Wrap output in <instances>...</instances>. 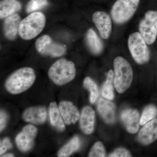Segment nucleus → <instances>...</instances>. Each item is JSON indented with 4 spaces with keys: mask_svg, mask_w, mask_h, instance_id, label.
I'll return each instance as SVG.
<instances>
[{
    "mask_svg": "<svg viewBox=\"0 0 157 157\" xmlns=\"http://www.w3.org/2000/svg\"><path fill=\"white\" fill-rule=\"evenodd\" d=\"M36 78V73L32 68H21L12 73L6 80L5 87L10 94H17L30 88Z\"/></svg>",
    "mask_w": 157,
    "mask_h": 157,
    "instance_id": "nucleus-1",
    "label": "nucleus"
},
{
    "mask_svg": "<svg viewBox=\"0 0 157 157\" xmlns=\"http://www.w3.org/2000/svg\"><path fill=\"white\" fill-rule=\"evenodd\" d=\"M113 67V84L117 91L122 94L128 89L132 84L133 70L128 62L121 56L116 58Z\"/></svg>",
    "mask_w": 157,
    "mask_h": 157,
    "instance_id": "nucleus-2",
    "label": "nucleus"
},
{
    "mask_svg": "<svg viewBox=\"0 0 157 157\" xmlns=\"http://www.w3.org/2000/svg\"><path fill=\"white\" fill-rule=\"evenodd\" d=\"M76 73L74 63L62 59L57 61L50 67L48 71V76L54 83L62 86L73 80Z\"/></svg>",
    "mask_w": 157,
    "mask_h": 157,
    "instance_id": "nucleus-3",
    "label": "nucleus"
},
{
    "mask_svg": "<svg viewBox=\"0 0 157 157\" xmlns=\"http://www.w3.org/2000/svg\"><path fill=\"white\" fill-rule=\"evenodd\" d=\"M45 21V15L42 12H33L21 22L18 33L19 36L24 40L33 39L43 30Z\"/></svg>",
    "mask_w": 157,
    "mask_h": 157,
    "instance_id": "nucleus-4",
    "label": "nucleus"
},
{
    "mask_svg": "<svg viewBox=\"0 0 157 157\" xmlns=\"http://www.w3.org/2000/svg\"><path fill=\"white\" fill-rule=\"evenodd\" d=\"M140 0H117L112 6L111 15L116 23L122 24L129 20L137 11Z\"/></svg>",
    "mask_w": 157,
    "mask_h": 157,
    "instance_id": "nucleus-5",
    "label": "nucleus"
},
{
    "mask_svg": "<svg viewBox=\"0 0 157 157\" xmlns=\"http://www.w3.org/2000/svg\"><path fill=\"white\" fill-rule=\"evenodd\" d=\"M146 42L140 33L136 32L129 36L128 46L132 57L139 64L148 61L150 52Z\"/></svg>",
    "mask_w": 157,
    "mask_h": 157,
    "instance_id": "nucleus-6",
    "label": "nucleus"
},
{
    "mask_svg": "<svg viewBox=\"0 0 157 157\" xmlns=\"http://www.w3.org/2000/svg\"><path fill=\"white\" fill-rule=\"evenodd\" d=\"M140 34L147 44L154 43L157 37V11L150 10L145 13L139 25Z\"/></svg>",
    "mask_w": 157,
    "mask_h": 157,
    "instance_id": "nucleus-7",
    "label": "nucleus"
},
{
    "mask_svg": "<svg viewBox=\"0 0 157 157\" xmlns=\"http://www.w3.org/2000/svg\"><path fill=\"white\" fill-rule=\"evenodd\" d=\"M36 47L41 54L54 57L62 56L67 50L65 45L54 42L48 35H44L37 39Z\"/></svg>",
    "mask_w": 157,
    "mask_h": 157,
    "instance_id": "nucleus-8",
    "label": "nucleus"
},
{
    "mask_svg": "<svg viewBox=\"0 0 157 157\" xmlns=\"http://www.w3.org/2000/svg\"><path fill=\"white\" fill-rule=\"evenodd\" d=\"M37 133V129L33 125L28 124L24 127L15 138L16 145L21 151L26 152L32 149Z\"/></svg>",
    "mask_w": 157,
    "mask_h": 157,
    "instance_id": "nucleus-9",
    "label": "nucleus"
},
{
    "mask_svg": "<svg viewBox=\"0 0 157 157\" xmlns=\"http://www.w3.org/2000/svg\"><path fill=\"white\" fill-rule=\"evenodd\" d=\"M93 21L103 39H108L112 32V24L109 14L104 11L95 12L92 16Z\"/></svg>",
    "mask_w": 157,
    "mask_h": 157,
    "instance_id": "nucleus-10",
    "label": "nucleus"
},
{
    "mask_svg": "<svg viewBox=\"0 0 157 157\" xmlns=\"http://www.w3.org/2000/svg\"><path fill=\"white\" fill-rule=\"evenodd\" d=\"M121 119L129 133L135 134L139 130L140 115L137 109H125L121 114Z\"/></svg>",
    "mask_w": 157,
    "mask_h": 157,
    "instance_id": "nucleus-11",
    "label": "nucleus"
},
{
    "mask_svg": "<svg viewBox=\"0 0 157 157\" xmlns=\"http://www.w3.org/2000/svg\"><path fill=\"white\" fill-rule=\"evenodd\" d=\"M24 120L34 124H42L45 122L47 118V110L43 106L29 107L22 114Z\"/></svg>",
    "mask_w": 157,
    "mask_h": 157,
    "instance_id": "nucleus-12",
    "label": "nucleus"
},
{
    "mask_svg": "<svg viewBox=\"0 0 157 157\" xmlns=\"http://www.w3.org/2000/svg\"><path fill=\"white\" fill-rule=\"evenodd\" d=\"M59 108L66 124H75L78 120L79 117V112L72 102L62 101L59 104Z\"/></svg>",
    "mask_w": 157,
    "mask_h": 157,
    "instance_id": "nucleus-13",
    "label": "nucleus"
},
{
    "mask_svg": "<svg viewBox=\"0 0 157 157\" xmlns=\"http://www.w3.org/2000/svg\"><path fill=\"white\" fill-rule=\"evenodd\" d=\"M157 139V119L148 122L141 129L138 135L139 142L144 145L150 144Z\"/></svg>",
    "mask_w": 157,
    "mask_h": 157,
    "instance_id": "nucleus-14",
    "label": "nucleus"
},
{
    "mask_svg": "<svg viewBox=\"0 0 157 157\" xmlns=\"http://www.w3.org/2000/svg\"><path fill=\"white\" fill-rule=\"evenodd\" d=\"M21 20L19 15L14 14L6 17L3 26L4 35L7 39L14 40L19 33L20 25Z\"/></svg>",
    "mask_w": 157,
    "mask_h": 157,
    "instance_id": "nucleus-15",
    "label": "nucleus"
},
{
    "mask_svg": "<svg viewBox=\"0 0 157 157\" xmlns=\"http://www.w3.org/2000/svg\"><path fill=\"white\" fill-rule=\"evenodd\" d=\"M95 113L91 107L86 106L83 108L80 116L79 124L80 128L84 134L92 133L94 127Z\"/></svg>",
    "mask_w": 157,
    "mask_h": 157,
    "instance_id": "nucleus-16",
    "label": "nucleus"
},
{
    "mask_svg": "<svg viewBox=\"0 0 157 157\" xmlns=\"http://www.w3.org/2000/svg\"><path fill=\"white\" fill-rule=\"evenodd\" d=\"M98 109L99 114L107 124H113L115 121V105L108 100L101 98L98 101Z\"/></svg>",
    "mask_w": 157,
    "mask_h": 157,
    "instance_id": "nucleus-17",
    "label": "nucleus"
},
{
    "mask_svg": "<svg viewBox=\"0 0 157 157\" xmlns=\"http://www.w3.org/2000/svg\"><path fill=\"white\" fill-rule=\"evenodd\" d=\"M49 115L52 125L59 131L65 128V122L56 102H51L49 106Z\"/></svg>",
    "mask_w": 157,
    "mask_h": 157,
    "instance_id": "nucleus-18",
    "label": "nucleus"
},
{
    "mask_svg": "<svg viewBox=\"0 0 157 157\" xmlns=\"http://www.w3.org/2000/svg\"><path fill=\"white\" fill-rule=\"evenodd\" d=\"M21 5L17 0H2L0 3V17L6 18L15 14L21 9Z\"/></svg>",
    "mask_w": 157,
    "mask_h": 157,
    "instance_id": "nucleus-19",
    "label": "nucleus"
},
{
    "mask_svg": "<svg viewBox=\"0 0 157 157\" xmlns=\"http://www.w3.org/2000/svg\"><path fill=\"white\" fill-rule=\"evenodd\" d=\"M86 41L88 46L93 54H99L103 49V45L101 39L92 29L88 30L86 33Z\"/></svg>",
    "mask_w": 157,
    "mask_h": 157,
    "instance_id": "nucleus-20",
    "label": "nucleus"
},
{
    "mask_svg": "<svg viewBox=\"0 0 157 157\" xmlns=\"http://www.w3.org/2000/svg\"><path fill=\"white\" fill-rule=\"evenodd\" d=\"M80 142L79 138L74 137L63 147L58 153V156L67 157L70 156L73 152L78 150L80 147Z\"/></svg>",
    "mask_w": 157,
    "mask_h": 157,
    "instance_id": "nucleus-21",
    "label": "nucleus"
},
{
    "mask_svg": "<svg viewBox=\"0 0 157 157\" xmlns=\"http://www.w3.org/2000/svg\"><path fill=\"white\" fill-rule=\"evenodd\" d=\"M113 83V72L110 70L107 73V79L103 85L102 90V96L107 100H112L114 98Z\"/></svg>",
    "mask_w": 157,
    "mask_h": 157,
    "instance_id": "nucleus-22",
    "label": "nucleus"
},
{
    "mask_svg": "<svg viewBox=\"0 0 157 157\" xmlns=\"http://www.w3.org/2000/svg\"><path fill=\"white\" fill-rule=\"evenodd\" d=\"M83 86L90 92V101L91 104L95 103L99 96L98 86L90 77H86L83 81Z\"/></svg>",
    "mask_w": 157,
    "mask_h": 157,
    "instance_id": "nucleus-23",
    "label": "nucleus"
},
{
    "mask_svg": "<svg viewBox=\"0 0 157 157\" xmlns=\"http://www.w3.org/2000/svg\"><path fill=\"white\" fill-rule=\"evenodd\" d=\"M157 115V108L154 105L147 106L144 110L140 118V125L145 124L147 123L154 118Z\"/></svg>",
    "mask_w": 157,
    "mask_h": 157,
    "instance_id": "nucleus-24",
    "label": "nucleus"
},
{
    "mask_svg": "<svg viewBox=\"0 0 157 157\" xmlns=\"http://www.w3.org/2000/svg\"><path fill=\"white\" fill-rule=\"evenodd\" d=\"M47 0H30L26 6V11L28 13L42 9L48 5Z\"/></svg>",
    "mask_w": 157,
    "mask_h": 157,
    "instance_id": "nucleus-25",
    "label": "nucleus"
},
{
    "mask_svg": "<svg viewBox=\"0 0 157 157\" xmlns=\"http://www.w3.org/2000/svg\"><path fill=\"white\" fill-rule=\"evenodd\" d=\"M106 155V151L104 145L101 142H97L93 147L89 155L90 157H104Z\"/></svg>",
    "mask_w": 157,
    "mask_h": 157,
    "instance_id": "nucleus-26",
    "label": "nucleus"
},
{
    "mask_svg": "<svg viewBox=\"0 0 157 157\" xmlns=\"http://www.w3.org/2000/svg\"><path fill=\"white\" fill-rule=\"evenodd\" d=\"M131 155L128 151L125 148H117L113 152L109 155V157H131Z\"/></svg>",
    "mask_w": 157,
    "mask_h": 157,
    "instance_id": "nucleus-27",
    "label": "nucleus"
},
{
    "mask_svg": "<svg viewBox=\"0 0 157 157\" xmlns=\"http://www.w3.org/2000/svg\"><path fill=\"white\" fill-rule=\"evenodd\" d=\"M11 147H12V144L10 139L8 137L4 138L2 141H1L0 155L2 156V155L6 152L8 149L11 148Z\"/></svg>",
    "mask_w": 157,
    "mask_h": 157,
    "instance_id": "nucleus-28",
    "label": "nucleus"
},
{
    "mask_svg": "<svg viewBox=\"0 0 157 157\" xmlns=\"http://www.w3.org/2000/svg\"><path fill=\"white\" fill-rule=\"evenodd\" d=\"M8 115L3 110H1L0 112V131H2L5 128L7 122Z\"/></svg>",
    "mask_w": 157,
    "mask_h": 157,
    "instance_id": "nucleus-29",
    "label": "nucleus"
},
{
    "mask_svg": "<svg viewBox=\"0 0 157 157\" xmlns=\"http://www.w3.org/2000/svg\"><path fill=\"white\" fill-rule=\"evenodd\" d=\"M2 157H14V155L12 154L11 153H9V154H6L5 155H4L2 156Z\"/></svg>",
    "mask_w": 157,
    "mask_h": 157,
    "instance_id": "nucleus-30",
    "label": "nucleus"
}]
</instances>
